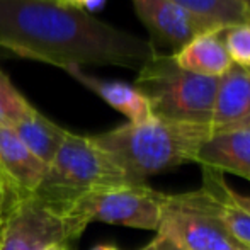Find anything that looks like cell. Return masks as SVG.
Masks as SVG:
<instances>
[{
	"instance_id": "6da1fadb",
	"label": "cell",
	"mask_w": 250,
	"mask_h": 250,
	"mask_svg": "<svg viewBox=\"0 0 250 250\" xmlns=\"http://www.w3.org/2000/svg\"><path fill=\"white\" fill-rule=\"evenodd\" d=\"M0 50L62 70L92 65L135 72L158 51L150 40L58 0H0Z\"/></svg>"
},
{
	"instance_id": "7a4b0ae2",
	"label": "cell",
	"mask_w": 250,
	"mask_h": 250,
	"mask_svg": "<svg viewBox=\"0 0 250 250\" xmlns=\"http://www.w3.org/2000/svg\"><path fill=\"white\" fill-rule=\"evenodd\" d=\"M211 135L208 125L151 116L143 123H126L90 138L133 182L142 184L148 175L194 164L201 145Z\"/></svg>"
},
{
	"instance_id": "3957f363",
	"label": "cell",
	"mask_w": 250,
	"mask_h": 250,
	"mask_svg": "<svg viewBox=\"0 0 250 250\" xmlns=\"http://www.w3.org/2000/svg\"><path fill=\"white\" fill-rule=\"evenodd\" d=\"M133 85L146 97L151 114L179 123L211 125L218 79L181 68L172 53L155 51Z\"/></svg>"
},
{
	"instance_id": "277c9868",
	"label": "cell",
	"mask_w": 250,
	"mask_h": 250,
	"mask_svg": "<svg viewBox=\"0 0 250 250\" xmlns=\"http://www.w3.org/2000/svg\"><path fill=\"white\" fill-rule=\"evenodd\" d=\"M126 184L138 182H133L90 136L68 131L53 162L48 165L44 181L36 194L62 209L85 192Z\"/></svg>"
},
{
	"instance_id": "5b68a950",
	"label": "cell",
	"mask_w": 250,
	"mask_h": 250,
	"mask_svg": "<svg viewBox=\"0 0 250 250\" xmlns=\"http://www.w3.org/2000/svg\"><path fill=\"white\" fill-rule=\"evenodd\" d=\"M164 198V192L148 188L145 182L126 184L85 192L70 201L60 211L68 240L79 238L92 221L157 231Z\"/></svg>"
},
{
	"instance_id": "8992f818",
	"label": "cell",
	"mask_w": 250,
	"mask_h": 250,
	"mask_svg": "<svg viewBox=\"0 0 250 250\" xmlns=\"http://www.w3.org/2000/svg\"><path fill=\"white\" fill-rule=\"evenodd\" d=\"M157 231L172 238L182 250H247L220 223L203 188L165 194Z\"/></svg>"
},
{
	"instance_id": "52a82bcc",
	"label": "cell",
	"mask_w": 250,
	"mask_h": 250,
	"mask_svg": "<svg viewBox=\"0 0 250 250\" xmlns=\"http://www.w3.org/2000/svg\"><path fill=\"white\" fill-rule=\"evenodd\" d=\"M66 242L62 211L38 194L10 201L3 211L0 250H46Z\"/></svg>"
},
{
	"instance_id": "ba28073f",
	"label": "cell",
	"mask_w": 250,
	"mask_h": 250,
	"mask_svg": "<svg viewBox=\"0 0 250 250\" xmlns=\"http://www.w3.org/2000/svg\"><path fill=\"white\" fill-rule=\"evenodd\" d=\"M136 16L150 33V43L155 48H168L175 53L196 34L213 27L206 21L196 17L170 0H129ZM225 31V29H223Z\"/></svg>"
},
{
	"instance_id": "9c48e42d",
	"label": "cell",
	"mask_w": 250,
	"mask_h": 250,
	"mask_svg": "<svg viewBox=\"0 0 250 250\" xmlns=\"http://www.w3.org/2000/svg\"><path fill=\"white\" fill-rule=\"evenodd\" d=\"M48 165L33 153L12 128H0V189L5 199L36 194Z\"/></svg>"
},
{
	"instance_id": "30bf717a",
	"label": "cell",
	"mask_w": 250,
	"mask_h": 250,
	"mask_svg": "<svg viewBox=\"0 0 250 250\" xmlns=\"http://www.w3.org/2000/svg\"><path fill=\"white\" fill-rule=\"evenodd\" d=\"M209 126L213 133L250 129V70L233 65L218 79Z\"/></svg>"
},
{
	"instance_id": "8fae6325",
	"label": "cell",
	"mask_w": 250,
	"mask_h": 250,
	"mask_svg": "<svg viewBox=\"0 0 250 250\" xmlns=\"http://www.w3.org/2000/svg\"><path fill=\"white\" fill-rule=\"evenodd\" d=\"M194 164L250 181V129L213 133L201 145Z\"/></svg>"
},
{
	"instance_id": "7c38bea8",
	"label": "cell",
	"mask_w": 250,
	"mask_h": 250,
	"mask_svg": "<svg viewBox=\"0 0 250 250\" xmlns=\"http://www.w3.org/2000/svg\"><path fill=\"white\" fill-rule=\"evenodd\" d=\"M172 56L181 68L209 79H221L233 66L223 43V29H208L196 34Z\"/></svg>"
},
{
	"instance_id": "4fadbf2b",
	"label": "cell",
	"mask_w": 250,
	"mask_h": 250,
	"mask_svg": "<svg viewBox=\"0 0 250 250\" xmlns=\"http://www.w3.org/2000/svg\"><path fill=\"white\" fill-rule=\"evenodd\" d=\"M65 72L79 83H82L83 87L97 94L112 109L125 114L129 119L128 123H143L153 116L146 97L135 85H129L125 82H114V80H101L97 77L85 73L83 68H79V66H70Z\"/></svg>"
},
{
	"instance_id": "5bb4252c",
	"label": "cell",
	"mask_w": 250,
	"mask_h": 250,
	"mask_svg": "<svg viewBox=\"0 0 250 250\" xmlns=\"http://www.w3.org/2000/svg\"><path fill=\"white\" fill-rule=\"evenodd\" d=\"M203 189L211 198V204L220 223L245 249L250 250V213L238 206L231 198V188L225 182L223 174L203 168Z\"/></svg>"
},
{
	"instance_id": "9a60e30c",
	"label": "cell",
	"mask_w": 250,
	"mask_h": 250,
	"mask_svg": "<svg viewBox=\"0 0 250 250\" xmlns=\"http://www.w3.org/2000/svg\"><path fill=\"white\" fill-rule=\"evenodd\" d=\"M12 129L19 136L21 142L46 165L53 162L60 145L68 133L62 126L41 114L36 107L27 116H24Z\"/></svg>"
},
{
	"instance_id": "2e32d148",
	"label": "cell",
	"mask_w": 250,
	"mask_h": 250,
	"mask_svg": "<svg viewBox=\"0 0 250 250\" xmlns=\"http://www.w3.org/2000/svg\"><path fill=\"white\" fill-rule=\"evenodd\" d=\"M209 26L228 29L238 24H250V2L247 0H170Z\"/></svg>"
},
{
	"instance_id": "e0dca14e",
	"label": "cell",
	"mask_w": 250,
	"mask_h": 250,
	"mask_svg": "<svg viewBox=\"0 0 250 250\" xmlns=\"http://www.w3.org/2000/svg\"><path fill=\"white\" fill-rule=\"evenodd\" d=\"M33 109L29 101L14 87L9 75L0 68V128H14Z\"/></svg>"
},
{
	"instance_id": "ac0fdd59",
	"label": "cell",
	"mask_w": 250,
	"mask_h": 250,
	"mask_svg": "<svg viewBox=\"0 0 250 250\" xmlns=\"http://www.w3.org/2000/svg\"><path fill=\"white\" fill-rule=\"evenodd\" d=\"M223 43L233 65L250 70V24H238L225 29Z\"/></svg>"
},
{
	"instance_id": "d6986e66",
	"label": "cell",
	"mask_w": 250,
	"mask_h": 250,
	"mask_svg": "<svg viewBox=\"0 0 250 250\" xmlns=\"http://www.w3.org/2000/svg\"><path fill=\"white\" fill-rule=\"evenodd\" d=\"M62 5L70 7V9L83 10V12L90 14L101 10L105 5V0H58Z\"/></svg>"
},
{
	"instance_id": "ffe728a7",
	"label": "cell",
	"mask_w": 250,
	"mask_h": 250,
	"mask_svg": "<svg viewBox=\"0 0 250 250\" xmlns=\"http://www.w3.org/2000/svg\"><path fill=\"white\" fill-rule=\"evenodd\" d=\"M140 250H182V249L179 247L172 238H168L167 235L158 233L157 231V237H155L150 244H146L145 247L140 249Z\"/></svg>"
},
{
	"instance_id": "44dd1931",
	"label": "cell",
	"mask_w": 250,
	"mask_h": 250,
	"mask_svg": "<svg viewBox=\"0 0 250 250\" xmlns=\"http://www.w3.org/2000/svg\"><path fill=\"white\" fill-rule=\"evenodd\" d=\"M231 198H233V201L238 204V206H242L245 211H249L250 213V194L245 196V194H240V192H237V191L231 189Z\"/></svg>"
},
{
	"instance_id": "7402d4cb",
	"label": "cell",
	"mask_w": 250,
	"mask_h": 250,
	"mask_svg": "<svg viewBox=\"0 0 250 250\" xmlns=\"http://www.w3.org/2000/svg\"><path fill=\"white\" fill-rule=\"evenodd\" d=\"M3 211H5V194H3V191L0 189V225H2Z\"/></svg>"
},
{
	"instance_id": "603a6c76",
	"label": "cell",
	"mask_w": 250,
	"mask_h": 250,
	"mask_svg": "<svg viewBox=\"0 0 250 250\" xmlns=\"http://www.w3.org/2000/svg\"><path fill=\"white\" fill-rule=\"evenodd\" d=\"M90 250H119L118 247H114V245H107V244H102V245H96L94 249Z\"/></svg>"
},
{
	"instance_id": "cb8c5ba5",
	"label": "cell",
	"mask_w": 250,
	"mask_h": 250,
	"mask_svg": "<svg viewBox=\"0 0 250 250\" xmlns=\"http://www.w3.org/2000/svg\"><path fill=\"white\" fill-rule=\"evenodd\" d=\"M46 250H68V249H66V244H62V245H53V247H48Z\"/></svg>"
},
{
	"instance_id": "d4e9b609",
	"label": "cell",
	"mask_w": 250,
	"mask_h": 250,
	"mask_svg": "<svg viewBox=\"0 0 250 250\" xmlns=\"http://www.w3.org/2000/svg\"><path fill=\"white\" fill-rule=\"evenodd\" d=\"M247 2H250V0H247Z\"/></svg>"
}]
</instances>
